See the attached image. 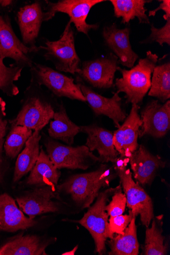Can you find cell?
I'll return each mask as SVG.
<instances>
[{"instance_id":"9c48e42d","label":"cell","mask_w":170,"mask_h":255,"mask_svg":"<svg viewBox=\"0 0 170 255\" xmlns=\"http://www.w3.org/2000/svg\"><path fill=\"white\" fill-rule=\"evenodd\" d=\"M39 48H31L17 37L13 29L9 14H0V58H8L22 67L31 68L34 62L32 55Z\"/></svg>"},{"instance_id":"30bf717a","label":"cell","mask_w":170,"mask_h":255,"mask_svg":"<svg viewBox=\"0 0 170 255\" xmlns=\"http://www.w3.org/2000/svg\"><path fill=\"white\" fill-rule=\"evenodd\" d=\"M103 0H60L56 3L45 1V21L52 19L58 12L67 14L69 21L74 24L77 30L86 35L92 30L99 28L98 24H89L86 21L91 8Z\"/></svg>"},{"instance_id":"f1b7e54d","label":"cell","mask_w":170,"mask_h":255,"mask_svg":"<svg viewBox=\"0 0 170 255\" xmlns=\"http://www.w3.org/2000/svg\"><path fill=\"white\" fill-rule=\"evenodd\" d=\"M22 69L14 63L7 66L4 59L0 58V90L7 96L13 97L18 95L19 91L14 82L19 80Z\"/></svg>"},{"instance_id":"603a6c76","label":"cell","mask_w":170,"mask_h":255,"mask_svg":"<svg viewBox=\"0 0 170 255\" xmlns=\"http://www.w3.org/2000/svg\"><path fill=\"white\" fill-rule=\"evenodd\" d=\"M40 131H34L26 143L25 148L18 155L13 181L17 182L33 168L40 154Z\"/></svg>"},{"instance_id":"d6986e66","label":"cell","mask_w":170,"mask_h":255,"mask_svg":"<svg viewBox=\"0 0 170 255\" xmlns=\"http://www.w3.org/2000/svg\"><path fill=\"white\" fill-rule=\"evenodd\" d=\"M56 241V238L19 234L0 247V255H47L46 248Z\"/></svg>"},{"instance_id":"277c9868","label":"cell","mask_w":170,"mask_h":255,"mask_svg":"<svg viewBox=\"0 0 170 255\" xmlns=\"http://www.w3.org/2000/svg\"><path fill=\"white\" fill-rule=\"evenodd\" d=\"M128 157H118L113 163L114 171L120 179L127 198V206L134 216H140L142 224L149 227L155 217L153 201L150 196L133 178V173L127 168Z\"/></svg>"},{"instance_id":"9a60e30c","label":"cell","mask_w":170,"mask_h":255,"mask_svg":"<svg viewBox=\"0 0 170 255\" xmlns=\"http://www.w3.org/2000/svg\"><path fill=\"white\" fill-rule=\"evenodd\" d=\"M139 109L138 105L132 104L124 123L113 133L114 145L121 157L129 158L139 148L138 138L142 125Z\"/></svg>"},{"instance_id":"d6a6232c","label":"cell","mask_w":170,"mask_h":255,"mask_svg":"<svg viewBox=\"0 0 170 255\" xmlns=\"http://www.w3.org/2000/svg\"><path fill=\"white\" fill-rule=\"evenodd\" d=\"M151 34L148 39V42L156 41L163 46L164 43L170 45V18L161 28L158 29L153 25L151 27Z\"/></svg>"},{"instance_id":"4fadbf2b","label":"cell","mask_w":170,"mask_h":255,"mask_svg":"<svg viewBox=\"0 0 170 255\" xmlns=\"http://www.w3.org/2000/svg\"><path fill=\"white\" fill-rule=\"evenodd\" d=\"M142 125L140 137L149 135L156 138L165 136L170 129V101L161 104L159 100L149 103L141 112Z\"/></svg>"},{"instance_id":"52a82bcc","label":"cell","mask_w":170,"mask_h":255,"mask_svg":"<svg viewBox=\"0 0 170 255\" xmlns=\"http://www.w3.org/2000/svg\"><path fill=\"white\" fill-rule=\"evenodd\" d=\"M31 83L41 87L44 86L52 94L59 98H67L72 100L86 102L79 84L47 66L34 63L30 68Z\"/></svg>"},{"instance_id":"7402d4cb","label":"cell","mask_w":170,"mask_h":255,"mask_svg":"<svg viewBox=\"0 0 170 255\" xmlns=\"http://www.w3.org/2000/svg\"><path fill=\"white\" fill-rule=\"evenodd\" d=\"M61 172L53 164L43 149H40L39 157L26 180L29 186L42 187L58 185Z\"/></svg>"},{"instance_id":"7a4b0ae2","label":"cell","mask_w":170,"mask_h":255,"mask_svg":"<svg viewBox=\"0 0 170 255\" xmlns=\"http://www.w3.org/2000/svg\"><path fill=\"white\" fill-rule=\"evenodd\" d=\"M158 59L156 54L148 51L147 56L140 59L138 64L131 70L118 67L117 70L123 77L116 80L117 93H125L128 103L138 105L142 103L151 88L152 75Z\"/></svg>"},{"instance_id":"5bb4252c","label":"cell","mask_w":170,"mask_h":255,"mask_svg":"<svg viewBox=\"0 0 170 255\" xmlns=\"http://www.w3.org/2000/svg\"><path fill=\"white\" fill-rule=\"evenodd\" d=\"M22 42L28 47L37 48L36 45L42 22L45 21L44 5L41 1L19 8L15 16Z\"/></svg>"},{"instance_id":"6da1fadb","label":"cell","mask_w":170,"mask_h":255,"mask_svg":"<svg viewBox=\"0 0 170 255\" xmlns=\"http://www.w3.org/2000/svg\"><path fill=\"white\" fill-rule=\"evenodd\" d=\"M117 176L105 164L94 171L72 175L57 185L58 192L70 195L79 207L89 208L98 196L102 188L109 186Z\"/></svg>"},{"instance_id":"e575fe53","label":"cell","mask_w":170,"mask_h":255,"mask_svg":"<svg viewBox=\"0 0 170 255\" xmlns=\"http://www.w3.org/2000/svg\"><path fill=\"white\" fill-rule=\"evenodd\" d=\"M162 2L159 7L149 12V16H155L159 10H162L165 12L163 18L167 21L170 18V0H164Z\"/></svg>"},{"instance_id":"7c38bea8","label":"cell","mask_w":170,"mask_h":255,"mask_svg":"<svg viewBox=\"0 0 170 255\" xmlns=\"http://www.w3.org/2000/svg\"><path fill=\"white\" fill-rule=\"evenodd\" d=\"M118 62V58L113 54L85 61L78 75L93 87L110 88L113 85Z\"/></svg>"},{"instance_id":"8992f818","label":"cell","mask_w":170,"mask_h":255,"mask_svg":"<svg viewBox=\"0 0 170 255\" xmlns=\"http://www.w3.org/2000/svg\"><path fill=\"white\" fill-rule=\"evenodd\" d=\"M117 188L108 189L100 193L95 203L88 208L82 219L76 221L89 231L94 242L95 252L100 255L106 254V243L107 239H110L106 206L109 197Z\"/></svg>"},{"instance_id":"8fae6325","label":"cell","mask_w":170,"mask_h":255,"mask_svg":"<svg viewBox=\"0 0 170 255\" xmlns=\"http://www.w3.org/2000/svg\"><path fill=\"white\" fill-rule=\"evenodd\" d=\"M55 186L46 185L36 187L16 198L19 209L30 219L43 214L56 213L59 211L58 203L54 199L59 198Z\"/></svg>"},{"instance_id":"836d02e7","label":"cell","mask_w":170,"mask_h":255,"mask_svg":"<svg viewBox=\"0 0 170 255\" xmlns=\"http://www.w3.org/2000/svg\"><path fill=\"white\" fill-rule=\"evenodd\" d=\"M6 106L5 101L0 98V140L4 139L7 130L8 121L6 119Z\"/></svg>"},{"instance_id":"4dcf8cb0","label":"cell","mask_w":170,"mask_h":255,"mask_svg":"<svg viewBox=\"0 0 170 255\" xmlns=\"http://www.w3.org/2000/svg\"><path fill=\"white\" fill-rule=\"evenodd\" d=\"M127 207V198L122 193V189L119 185L112 199L106 206V210L109 217H113L123 215Z\"/></svg>"},{"instance_id":"2e32d148","label":"cell","mask_w":170,"mask_h":255,"mask_svg":"<svg viewBox=\"0 0 170 255\" xmlns=\"http://www.w3.org/2000/svg\"><path fill=\"white\" fill-rule=\"evenodd\" d=\"M80 84L83 95L97 116L105 115L111 119L117 128L121 127L120 123L124 122L127 115L121 108V98L117 93H115L111 98H107L97 94L89 87Z\"/></svg>"},{"instance_id":"83f0119b","label":"cell","mask_w":170,"mask_h":255,"mask_svg":"<svg viewBox=\"0 0 170 255\" xmlns=\"http://www.w3.org/2000/svg\"><path fill=\"white\" fill-rule=\"evenodd\" d=\"M149 96L162 103L170 98V63L156 66L153 73Z\"/></svg>"},{"instance_id":"74e56055","label":"cell","mask_w":170,"mask_h":255,"mask_svg":"<svg viewBox=\"0 0 170 255\" xmlns=\"http://www.w3.org/2000/svg\"><path fill=\"white\" fill-rule=\"evenodd\" d=\"M78 248V246L76 247L74 250H72L71 251L63 254V255H75V253Z\"/></svg>"},{"instance_id":"ba28073f","label":"cell","mask_w":170,"mask_h":255,"mask_svg":"<svg viewBox=\"0 0 170 255\" xmlns=\"http://www.w3.org/2000/svg\"><path fill=\"white\" fill-rule=\"evenodd\" d=\"M44 145L47 154L58 169L87 170L96 162L101 161L86 145L72 147L55 141L51 137L46 138Z\"/></svg>"},{"instance_id":"e0dca14e","label":"cell","mask_w":170,"mask_h":255,"mask_svg":"<svg viewBox=\"0 0 170 255\" xmlns=\"http://www.w3.org/2000/svg\"><path fill=\"white\" fill-rule=\"evenodd\" d=\"M130 34L129 28L118 29L115 23L110 26L105 27L103 31V36L106 45L119 59L121 64L133 68L139 56L132 49Z\"/></svg>"},{"instance_id":"f546056e","label":"cell","mask_w":170,"mask_h":255,"mask_svg":"<svg viewBox=\"0 0 170 255\" xmlns=\"http://www.w3.org/2000/svg\"><path fill=\"white\" fill-rule=\"evenodd\" d=\"M33 132L32 129L26 127H12L3 146L7 156L11 159L15 158L25 145Z\"/></svg>"},{"instance_id":"484cf974","label":"cell","mask_w":170,"mask_h":255,"mask_svg":"<svg viewBox=\"0 0 170 255\" xmlns=\"http://www.w3.org/2000/svg\"><path fill=\"white\" fill-rule=\"evenodd\" d=\"M136 217H134L123 235H116L109 241L110 255H138L139 244L137 239Z\"/></svg>"},{"instance_id":"ffe728a7","label":"cell","mask_w":170,"mask_h":255,"mask_svg":"<svg viewBox=\"0 0 170 255\" xmlns=\"http://www.w3.org/2000/svg\"><path fill=\"white\" fill-rule=\"evenodd\" d=\"M37 223L24 215L10 195H0V233H16L34 227Z\"/></svg>"},{"instance_id":"8d00e7d4","label":"cell","mask_w":170,"mask_h":255,"mask_svg":"<svg viewBox=\"0 0 170 255\" xmlns=\"http://www.w3.org/2000/svg\"><path fill=\"white\" fill-rule=\"evenodd\" d=\"M4 142V138L0 140V182L2 180L3 176V151Z\"/></svg>"},{"instance_id":"d590c367","label":"cell","mask_w":170,"mask_h":255,"mask_svg":"<svg viewBox=\"0 0 170 255\" xmlns=\"http://www.w3.org/2000/svg\"><path fill=\"white\" fill-rule=\"evenodd\" d=\"M17 1L0 0V14H9L16 6Z\"/></svg>"},{"instance_id":"1f68e13d","label":"cell","mask_w":170,"mask_h":255,"mask_svg":"<svg viewBox=\"0 0 170 255\" xmlns=\"http://www.w3.org/2000/svg\"><path fill=\"white\" fill-rule=\"evenodd\" d=\"M134 217H135L131 210L129 211V215H121L110 217L109 219L110 239H113L115 234H124L125 229L130 224Z\"/></svg>"},{"instance_id":"ac0fdd59","label":"cell","mask_w":170,"mask_h":255,"mask_svg":"<svg viewBox=\"0 0 170 255\" xmlns=\"http://www.w3.org/2000/svg\"><path fill=\"white\" fill-rule=\"evenodd\" d=\"M129 158L134 177L142 185L151 184L157 172L166 165L159 156L152 154L142 145Z\"/></svg>"},{"instance_id":"3957f363","label":"cell","mask_w":170,"mask_h":255,"mask_svg":"<svg viewBox=\"0 0 170 255\" xmlns=\"http://www.w3.org/2000/svg\"><path fill=\"white\" fill-rule=\"evenodd\" d=\"M21 109L16 118L9 122L12 127H26L41 131L54 118V108L40 87L32 83L25 92Z\"/></svg>"},{"instance_id":"cb8c5ba5","label":"cell","mask_w":170,"mask_h":255,"mask_svg":"<svg viewBox=\"0 0 170 255\" xmlns=\"http://www.w3.org/2000/svg\"><path fill=\"white\" fill-rule=\"evenodd\" d=\"M52 120L48 129L50 137L69 145L74 143L75 136L81 132V127L70 120L63 105L55 112Z\"/></svg>"},{"instance_id":"44dd1931","label":"cell","mask_w":170,"mask_h":255,"mask_svg":"<svg viewBox=\"0 0 170 255\" xmlns=\"http://www.w3.org/2000/svg\"><path fill=\"white\" fill-rule=\"evenodd\" d=\"M80 127L81 132L88 135L86 146L90 151H98L101 161L103 163H114L119 154L114 145L113 133L95 125Z\"/></svg>"},{"instance_id":"d4e9b609","label":"cell","mask_w":170,"mask_h":255,"mask_svg":"<svg viewBox=\"0 0 170 255\" xmlns=\"http://www.w3.org/2000/svg\"><path fill=\"white\" fill-rule=\"evenodd\" d=\"M114 7V15L123 18V24H128L131 20L138 18L140 24H150L145 5L152 1L147 0H111Z\"/></svg>"},{"instance_id":"5b68a950","label":"cell","mask_w":170,"mask_h":255,"mask_svg":"<svg viewBox=\"0 0 170 255\" xmlns=\"http://www.w3.org/2000/svg\"><path fill=\"white\" fill-rule=\"evenodd\" d=\"M69 21L60 39L57 41H46L45 46H38L43 51L46 60L52 62L59 72L71 74H79L81 71V60L75 44L74 32Z\"/></svg>"},{"instance_id":"4316f807","label":"cell","mask_w":170,"mask_h":255,"mask_svg":"<svg viewBox=\"0 0 170 255\" xmlns=\"http://www.w3.org/2000/svg\"><path fill=\"white\" fill-rule=\"evenodd\" d=\"M163 215L154 217L151 227L147 228L143 255H167L168 245L165 242V237L163 236Z\"/></svg>"}]
</instances>
